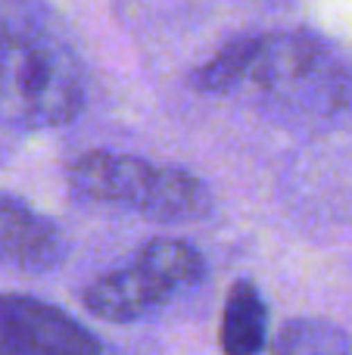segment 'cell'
Listing matches in <instances>:
<instances>
[{
  "mask_svg": "<svg viewBox=\"0 0 352 355\" xmlns=\"http://www.w3.org/2000/svg\"><path fill=\"white\" fill-rule=\"evenodd\" d=\"M200 94L256 97L278 110H328L337 100L340 72L328 47L303 31H256L228 41L193 69Z\"/></svg>",
  "mask_w": 352,
  "mask_h": 355,
  "instance_id": "6da1fadb",
  "label": "cell"
},
{
  "mask_svg": "<svg viewBox=\"0 0 352 355\" xmlns=\"http://www.w3.org/2000/svg\"><path fill=\"white\" fill-rule=\"evenodd\" d=\"M85 110V72L62 37L41 25L0 28V122L22 131L69 125Z\"/></svg>",
  "mask_w": 352,
  "mask_h": 355,
  "instance_id": "7a4b0ae2",
  "label": "cell"
},
{
  "mask_svg": "<svg viewBox=\"0 0 352 355\" xmlns=\"http://www.w3.org/2000/svg\"><path fill=\"white\" fill-rule=\"evenodd\" d=\"M66 181L69 190L87 202L128 209L166 225L203 218L212 209V193L203 178L112 150L81 153L69 166Z\"/></svg>",
  "mask_w": 352,
  "mask_h": 355,
  "instance_id": "3957f363",
  "label": "cell"
},
{
  "mask_svg": "<svg viewBox=\"0 0 352 355\" xmlns=\"http://www.w3.org/2000/svg\"><path fill=\"white\" fill-rule=\"evenodd\" d=\"M206 262L200 250L178 237H156L134 256L131 265L100 275L85 290V309L109 324H134L175 293L200 284Z\"/></svg>",
  "mask_w": 352,
  "mask_h": 355,
  "instance_id": "277c9868",
  "label": "cell"
},
{
  "mask_svg": "<svg viewBox=\"0 0 352 355\" xmlns=\"http://www.w3.org/2000/svg\"><path fill=\"white\" fill-rule=\"evenodd\" d=\"M0 355H103V343L60 306L0 293Z\"/></svg>",
  "mask_w": 352,
  "mask_h": 355,
  "instance_id": "5b68a950",
  "label": "cell"
},
{
  "mask_svg": "<svg viewBox=\"0 0 352 355\" xmlns=\"http://www.w3.org/2000/svg\"><path fill=\"white\" fill-rule=\"evenodd\" d=\"M66 259L60 225L16 196L0 193V265L19 271H50Z\"/></svg>",
  "mask_w": 352,
  "mask_h": 355,
  "instance_id": "8992f818",
  "label": "cell"
},
{
  "mask_svg": "<svg viewBox=\"0 0 352 355\" xmlns=\"http://www.w3.org/2000/svg\"><path fill=\"white\" fill-rule=\"evenodd\" d=\"M218 343L225 355H259L268 343V306L247 277L231 284L225 296Z\"/></svg>",
  "mask_w": 352,
  "mask_h": 355,
  "instance_id": "52a82bcc",
  "label": "cell"
},
{
  "mask_svg": "<svg viewBox=\"0 0 352 355\" xmlns=\"http://www.w3.org/2000/svg\"><path fill=\"white\" fill-rule=\"evenodd\" d=\"M272 355H352V337L334 321L293 318L278 331Z\"/></svg>",
  "mask_w": 352,
  "mask_h": 355,
  "instance_id": "ba28073f",
  "label": "cell"
}]
</instances>
